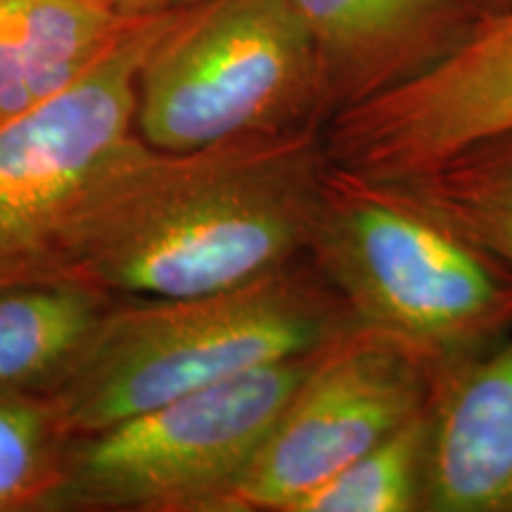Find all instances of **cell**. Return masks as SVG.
<instances>
[{"label": "cell", "mask_w": 512, "mask_h": 512, "mask_svg": "<svg viewBox=\"0 0 512 512\" xmlns=\"http://www.w3.org/2000/svg\"><path fill=\"white\" fill-rule=\"evenodd\" d=\"M328 166L323 128L192 152L136 136L67 211L29 280L138 299L249 283L306 256Z\"/></svg>", "instance_id": "obj_1"}, {"label": "cell", "mask_w": 512, "mask_h": 512, "mask_svg": "<svg viewBox=\"0 0 512 512\" xmlns=\"http://www.w3.org/2000/svg\"><path fill=\"white\" fill-rule=\"evenodd\" d=\"M309 256L249 283L105 313L46 394L67 437L91 434L249 370L328 347L356 328Z\"/></svg>", "instance_id": "obj_2"}, {"label": "cell", "mask_w": 512, "mask_h": 512, "mask_svg": "<svg viewBox=\"0 0 512 512\" xmlns=\"http://www.w3.org/2000/svg\"><path fill=\"white\" fill-rule=\"evenodd\" d=\"M306 256L432 387L512 332L510 268L377 178L330 162Z\"/></svg>", "instance_id": "obj_3"}, {"label": "cell", "mask_w": 512, "mask_h": 512, "mask_svg": "<svg viewBox=\"0 0 512 512\" xmlns=\"http://www.w3.org/2000/svg\"><path fill=\"white\" fill-rule=\"evenodd\" d=\"M133 124L162 152L325 128L304 19L290 0H202L178 12L140 69Z\"/></svg>", "instance_id": "obj_4"}, {"label": "cell", "mask_w": 512, "mask_h": 512, "mask_svg": "<svg viewBox=\"0 0 512 512\" xmlns=\"http://www.w3.org/2000/svg\"><path fill=\"white\" fill-rule=\"evenodd\" d=\"M323 349L72 437L53 510L226 512L261 441Z\"/></svg>", "instance_id": "obj_5"}, {"label": "cell", "mask_w": 512, "mask_h": 512, "mask_svg": "<svg viewBox=\"0 0 512 512\" xmlns=\"http://www.w3.org/2000/svg\"><path fill=\"white\" fill-rule=\"evenodd\" d=\"M176 15L138 22L72 86L0 124L5 283L29 280L67 211L136 138L140 69Z\"/></svg>", "instance_id": "obj_6"}, {"label": "cell", "mask_w": 512, "mask_h": 512, "mask_svg": "<svg viewBox=\"0 0 512 512\" xmlns=\"http://www.w3.org/2000/svg\"><path fill=\"white\" fill-rule=\"evenodd\" d=\"M432 399L411 356L366 328L323 349L235 486L226 512H292Z\"/></svg>", "instance_id": "obj_7"}, {"label": "cell", "mask_w": 512, "mask_h": 512, "mask_svg": "<svg viewBox=\"0 0 512 512\" xmlns=\"http://www.w3.org/2000/svg\"><path fill=\"white\" fill-rule=\"evenodd\" d=\"M512 131V10L479 17L463 46L418 79L325 124L332 164L377 181L432 169Z\"/></svg>", "instance_id": "obj_8"}, {"label": "cell", "mask_w": 512, "mask_h": 512, "mask_svg": "<svg viewBox=\"0 0 512 512\" xmlns=\"http://www.w3.org/2000/svg\"><path fill=\"white\" fill-rule=\"evenodd\" d=\"M316 46L325 117L418 79L475 29L465 0H290Z\"/></svg>", "instance_id": "obj_9"}, {"label": "cell", "mask_w": 512, "mask_h": 512, "mask_svg": "<svg viewBox=\"0 0 512 512\" xmlns=\"http://www.w3.org/2000/svg\"><path fill=\"white\" fill-rule=\"evenodd\" d=\"M425 512H512V332L432 387Z\"/></svg>", "instance_id": "obj_10"}, {"label": "cell", "mask_w": 512, "mask_h": 512, "mask_svg": "<svg viewBox=\"0 0 512 512\" xmlns=\"http://www.w3.org/2000/svg\"><path fill=\"white\" fill-rule=\"evenodd\" d=\"M136 24L93 0H0V124L72 86Z\"/></svg>", "instance_id": "obj_11"}, {"label": "cell", "mask_w": 512, "mask_h": 512, "mask_svg": "<svg viewBox=\"0 0 512 512\" xmlns=\"http://www.w3.org/2000/svg\"><path fill=\"white\" fill-rule=\"evenodd\" d=\"M112 304V294L69 280L0 287V392L55 389Z\"/></svg>", "instance_id": "obj_12"}, {"label": "cell", "mask_w": 512, "mask_h": 512, "mask_svg": "<svg viewBox=\"0 0 512 512\" xmlns=\"http://www.w3.org/2000/svg\"><path fill=\"white\" fill-rule=\"evenodd\" d=\"M384 183L512 271V131L465 147L420 174Z\"/></svg>", "instance_id": "obj_13"}, {"label": "cell", "mask_w": 512, "mask_h": 512, "mask_svg": "<svg viewBox=\"0 0 512 512\" xmlns=\"http://www.w3.org/2000/svg\"><path fill=\"white\" fill-rule=\"evenodd\" d=\"M432 453V399L294 505L292 512H425Z\"/></svg>", "instance_id": "obj_14"}, {"label": "cell", "mask_w": 512, "mask_h": 512, "mask_svg": "<svg viewBox=\"0 0 512 512\" xmlns=\"http://www.w3.org/2000/svg\"><path fill=\"white\" fill-rule=\"evenodd\" d=\"M69 439L46 394L0 392V512L53 510Z\"/></svg>", "instance_id": "obj_15"}, {"label": "cell", "mask_w": 512, "mask_h": 512, "mask_svg": "<svg viewBox=\"0 0 512 512\" xmlns=\"http://www.w3.org/2000/svg\"><path fill=\"white\" fill-rule=\"evenodd\" d=\"M93 3L131 22H140V19L176 15V12L195 8L202 0H93Z\"/></svg>", "instance_id": "obj_16"}, {"label": "cell", "mask_w": 512, "mask_h": 512, "mask_svg": "<svg viewBox=\"0 0 512 512\" xmlns=\"http://www.w3.org/2000/svg\"><path fill=\"white\" fill-rule=\"evenodd\" d=\"M465 5L477 17H491L512 10V0H465Z\"/></svg>", "instance_id": "obj_17"}, {"label": "cell", "mask_w": 512, "mask_h": 512, "mask_svg": "<svg viewBox=\"0 0 512 512\" xmlns=\"http://www.w3.org/2000/svg\"><path fill=\"white\" fill-rule=\"evenodd\" d=\"M3 285H10V283H5V280H3V278H0V287H3Z\"/></svg>", "instance_id": "obj_18"}]
</instances>
